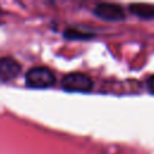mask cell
Returning <instances> with one entry per match:
<instances>
[{"mask_svg":"<svg viewBox=\"0 0 154 154\" xmlns=\"http://www.w3.org/2000/svg\"><path fill=\"white\" fill-rule=\"evenodd\" d=\"M20 72V64L11 58V57H2L0 58V81L7 82L16 78Z\"/></svg>","mask_w":154,"mask_h":154,"instance_id":"277c9868","label":"cell"},{"mask_svg":"<svg viewBox=\"0 0 154 154\" xmlns=\"http://www.w3.org/2000/svg\"><path fill=\"white\" fill-rule=\"evenodd\" d=\"M25 81L30 88H48L55 83V76L48 67H32L26 72Z\"/></svg>","mask_w":154,"mask_h":154,"instance_id":"6da1fadb","label":"cell"},{"mask_svg":"<svg viewBox=\"0 0 154 154\" xmlns=\"http://www.w3.org/2000/svg\"><path fill=\"white\" fill-rule=\"evenodd\" d=\"M61 85L67 91H90L93 89L91 78L82 72H71L67 73L61 82Z\"/></svg>","mask_w":154,"mask_h":154,"instance_id":"7a4b0ae2","label":"cell"},{"mask_svg":"<svg viewBox=\"0 0 154 154\" xmlns=\"http://www.w3.org/2000/svg\"><path fill=\"white\" fill-rule=\"evenodd\" d=\"M94 13L105 20H120L125 17L124 10L117 4L101 2L94 8Z\"/></svg>","mask_w":154,"mask_h":154,"instance_id":"3957f363","label":"cell"},{"mask_svg":"<svg viewBox=\"0 0 154 154\" xmlns=\"http://www.w3.org/2000/svg\"><path fill=\"white\" fill-rule=\"evenodd\" d=\"M65 36L66 37H71V38H76V37H79V38H83V37H90V35L89 34H83V32H76V30H72V29H70V30H67L66 32H65Z\"/></svg>","mask_w":154,"mask_h":154,"instance_id":"8992f818","label":"cell"},{"mask_svg":"<svg viewBox=\"0 0 154 154\" xmlns=\"http://www.w3.org/2000/svg\"><path fill=\"white\" fill-rule=\"evenodd\" d=\"M130 11L142 18H153L154 17V6L146 4H132L130 6Z\"/></svg>","mask_w":154,"mask_h":154,"instance_id":"5b68a950","label":"cell"},{"mask_svg":"<svg viewBox=\"0 0 154 154\" xmlns=\"http://www.w3.org/2000/svg\"><path fill=\"white\" fill-rule=\"evenodd\" d=\"M148 89L150 90V93H153L154 94V75L153 76H150L149 77V79H148Z\"/></svg>","mask_w":154,"mask_h":154,"instance_id":"52a82bcc","label":"cell"}]
</instances>
